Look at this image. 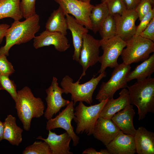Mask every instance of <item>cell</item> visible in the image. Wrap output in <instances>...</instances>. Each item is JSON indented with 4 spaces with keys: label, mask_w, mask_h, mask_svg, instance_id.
Returning a JSON list of instances; mask_svg holds the SVG:
<instances>
[{
    "label": "cell",
    "mask_w": 154,
    "mask_h": 154,
    "mask_svg": "<svg viewBox=\"0 0 154 154\" xmlns=\"http://www.w3.org/2000/svg\"><path fill=\"white\" fill-rule=\"evenodd\" d=\"M116 25V35L126 41L135 35L137 26L135 22L138 18L134 10H126L121 15H113Z\"/></svg>",
    "instance_id": "13"
},
{
    "label": "cell",
    "mask_w": 154,
    "mask_h": 154,
    "mask_svg": "<svg viewBox=\"0 0 154 154\" xmlns=\"http://www.w3.org/2000/svg\"><path fill=\"white\" fill-rule=\"evenodd\" d=\"M154 72V54L137 66L131 72H130L127 78L128 82L134 79L137 81L150 77Z\"/></svg>",
    "instance_id": "24"
},
{
    "label": "cell",
    "mask_w": 154,
    "mask_h": 154,
    "mask_svg": "<svg viewBox=\"0 0 154 154\" xmlns=\"http://www.w3.org/2000/svg\"><path fill=\"white\" fill-rule=\"evenodd\" d=\"M10 27V25L7 24H0V44L2 42L6 31Z\"/></svg>",
    "instance_id": "38"
},
{
    "label": "cell",
    "mask_w": 154,
    "mask_h": 154,
    "mask_svg": "<svg viewBox=\"0 0 154 154\" xmlns=\"http://www.w3.org/2000/svg\"><path fill=\"white\" fill-rule=\"evenodd\" d=\"M20 3V0H0V19L7 17L14 21L22 19Z\"/></svg>",
    "instance_id": "25"
},
{
    "label": "cell",
    "mask_w": 154,
    "mask_h": 154,
    "mask_svg": "<svg viewBox=\"0 0 154 154\" xmlns=\"http://www.w3.org/2000/svg\"><path fill=\"white\" fill-rule=\"evenodd\" d=\"M82 1L86 2H88V3H90V1L91 0H79Z\"/></svg>",
    "instance_id": "40"
},
{
    "label": "cell",
    "mask_w": 154,
    "mask_h": 154,
    "mask_svg": "<svg viewBox=\"0 0 154 154\" xmlns=\"http://www.w3.org/2000/svg\"><path fill=\"white\" fill-rule=\"evenodd\" d=\"M106 146L110 154H134L136 153L134 135L125 134L121 131Z\"/></svg>",
    "instance_id": "16"
},
{
    "label": "cell",
    "mask_w": 154,
    "mask_h": 154,
    "mask_svg": "<svg viewBox=\"0 0 154 154\" xmlns=\"http://www.w3.org/2000/svg\"><path fill=\"white\" fill-rule=\"evenodd\" d=\"M67 19L68 29L71 32L74 48L72 59L78 62L83 42L84 35L89 31L87 28L78 23L74 17L68 14H65Z\"/></svg>",
    "instance_id": "17"
},
{
    "label": "cell",
    "mask_w": 154,
    "mask_h": 154,
    "mask_svg": "<svg viewBox=\"0 0 154 154\" xmlns=\"http://www.w3.org/2000/svg\"><path fill=\"white\" fill-rule=\"evenodd\" d=\"M98 31L102 40H107L116 35V23L113 15L109 14L107 16Z\"/></svg>",
    "instance_id": "27"
},
{
    "label": "cell",
    "mask_w": 154,
    "mask_h": 154,
    "mask_svg": "<svg viewBox=\"0 0 154 154\" xmlns=\"http://www.w3.org/2000/svg\"><path fill=\"white\" fill-rule=\"evenodd\" d=\"M100 47V40L96 39L88 33L84 35L78 62L83 69L80 80L86 75L89 67L98 62Z\"/></svg>",
    "instance_id": "11"
},
{
    "label": "cell",
    "mask_w": 154,
    "mask_h": 154,
    "mask_svg": "<svg viewBox=\"0 0 154 154\" xmlns=\"http://www.w3.org/2000/svg\"><path fill=\"white\" fill-rule=\"evenodd\" d=\"M33 46L36 49L45 46L53 45L56 50L64 52L70 46L66 36L57 32H50L46 30L33 38Z\"/></svg>",
    "instance_id": "14"
},
{
    "label": "cell",
    "mask_w": 154,
    "mask_h": 154,
    "mask_svg": "<svg viewBox=\"0 0 154 154\" xmlns=\"http://www.w3.org/2000/svg\"><path fill=\"white\" fill-rule=\"evenodd\" d=\"M5 54L0 55V75L9 76L15 70L11 63L9 61Z\"/></svg>",
    "instance_id": "33"
},
{
    "label": "cell",
    "mask_w": 154,
    "mask_h": 154,
    "mask_svg": "<svg viewBox=\"0 0 154 154\" xmlns=\"http://www.w3.org/2000/svg\"><path fill=\"white\" fill-rule=\"evenodd\" d=\"M131 69L130 65L123 62L114 68L110 79L106 82H104L102 83L96 99L100 102L113 98L117 90L127 87V77Z\"/></svg>",
    "instance_id": "7"
},
{
    "label": "cell",
    "mask_w": 154,
    "mask_h": 154,
    "mask_svg": "<svg viewBox=\"0 0 154 154\" xmlns=\"http://www.w3.org/2000/svg\"><path fill=\"white\" fill-rule=\"evenodd\" d=\"M106 4L101 2L94 6L90 15L92 30L94 34L99 31L104 21L109 14Z\"/></svg>",
    "instance_id": "26"
},
{
    "label": "cell",
    "mask_w": 154,
    "mask_h": 154,
    "mask_svg": "<svg viewBox=\"0 0 154 154\" xmlns=\"http://www.w3.org/2000/svg\"><path fill=\"white\" fill-rule=\"evenodd\" d=\"M37 139L41 140L46 142L49 145L52 154H72L70 151V144L72 138L66 131L60 135L48 130V136L44 138L39 136Z\"/></svg>",
    "instance_id": "18"
},
{
    "label": "cell",
    "mask_w": 154,
    "mask_h": 154,
    "mask_svg": "<svg viewBox=\"0 0 154 154\" xmlns=\"http://www.w3.org/2000/svg\"><path fill=\"white\" fill-rule=\"evenodd\" d=\"M39 21V16L37 14L22 21H14L6 31L5 44L0 48V55L8 56L9 50L13 46L27 42L33 39L40 29Z\"/></svg>",
    "instance_id": "1"
},
{
    "label": "cell",
    "mask_w": 154,
    "mask_h": 154,
    "mask_svg": "<svg viewBox=\"0 0 154 154\" xmlns=\"http://www.w3.org/2000/svg\"><path fill=\"white\" fill-rule=\"evenodd\" d=\"M108 99L90 106H85L82 102H79L75 108L73 119L76 123V133L92 135L99 115Z\"/></svg>",
    "instance_id": "5"
},
{
    "label": "cell",
    "mask_w": 154,
    "mask_h": 154,
    "mask_svg": "<svg viewBox=\"0 0 154 154\" xmlns=\"http://www.w3.org/2000/svg\"><path fill=\"white\" fill-rule=\"evenodd\" d=\"M3 123L0 120V142L3 139Z\"/></svg>",
    "instance_id": "39"
},
{
    "label": "cell",
    "mask_w": 154,
    "mask_h": 154,
    "mask_svg": "<svg viewBox=\"0 0 154 154\" xmlns=\"http://www.w3.org/2000/svg\"><path fill=\"white\" fill-rule=\"evenodd\" d=\"M43 141H35L32 144L26 147L22 154H52L48 144Z\"/></svg>",
    "instance_id": "28"
},
{
    "label": "cell",
    "mask_w": 154,
    "mask_h": 154,
    "mask_svg": "<svg viewBox=\"0 0 154 154\" xmlns=\"http://www.w3.org/2000/svg\"><path fill=\"white\" fill-rule=\"evenodd\" d=\"M127 10H134L141 0H123Z\"/></svg>",
    "instance_id": "37"
},
{
    "label": "cell",
    "mask_w": 154,
    "mask_h": 154,
    "mask_svg": "<svg viewBox=\"0 0 154 154\" xmlns=\"http://www.w3.org/2000/svg\"><path fill=\"white\" fill-rule=\"evenodd\" d=\"M121 130L111 119L99 117L92 135L105 146L117 135Z\"/></svg>",
    "instance_id": "15"
},
{
    "label": "cell",
    "mask_w": 154,
    "mask_h": 154,
    "mask_svg": "<svg viewBox=\"0 0 154 154\" xmlns=\"http://www.w3.org/2000/svg\"><path fill=\"white\" fill-rule=\"evenodd\" d=\"M74 106L73 102L71 100L56 117L48 120L46 128L48 131L57 128L63 129L71 137L73 145L75 147L78 144L80 138L74 131L71 125V121L74 117Z\"/></svg>",
    "instance_id": "10"
},
{
    "label": "cell",
    "mask_w": 154,
    "mask_h": 154,
    "mask_svg": "<svg viewBox=\"0 0 154 154\" xmlns=\"http://www.w3.org/2000/svg\"><path fill=\"white\" fill-rule=\"evenodd\" d=\"M46 30L57 32L66 36L67 34L68 25L65 15L60 6L54 10L46 22Z\"/></svg>",
    "instance_id": "23"
},
{
    "label": "cell",
    "mask_w": 154,
    "mask_h": 154,
    "mask_svg": "<svg viewBox=\"0 0 154 154\" xmlns=\"http://www.w3.org/2000/svg\"><path fill=\"white\" fill-rule=\"evenodd\" d=\"M53 0L59 5L65 15H72L78 23L92 30L90 15L94 5L79 0Z\"/></svg>",
    "instance_id": "9"
},
{
    "label": "cell",
    "mask_w": 154,
    "mask_h": 154,
    "mask_svg": "<svg viewBox=\"0 0 154 154\" xmlns=\"http://www.w3.org/2000/svg\"><path fill=\"white\" fill-rule=\"evenodd\" d=\"M106 76L104 71L96 77L94 75L88 81L81 84L79 79L75 82L68 75H66L62 79L60 85L64 91V93L70 94L71 99L74 106L77 102H85L91 104L93 102L94 92L99 82Z\"/></svg>",
    "instance_id": "4"
},
{
    "label": "cell",
    "mask_w": 154,
    "mask_h": 154,
    "mask_svg": "<svg viewBox=\"0 0 154 154\" xmlns=\"http://www.w3.org/2000/svg\"><path fill=\"white\" fill-rule=\"evenodd\" d=\"M36 0H21V9L23 17L26 19L36 14L35 11Z\"/></svg>",
    "instance_id": "31"
},
{
    "label": "cell",
    "mask_w": 154,
    "mask_h": 154,
    "mask_svg": "<svg viewBox=\"0 0 154 154\" xmlns=\"http://www.w3.org/2000/svg\"><path fill=\"white\" fill-rule=\"evenodd\" d=\"M3 139L13 145L18 146L22 140L23 130L16 124V118L11 114L7 116L3 122Z\"/></svg>",
    "instance_id": "22"
},
{
    "label": "cell",
    "mask_w": 154,
    "mask_h": 154,
    "mask_svg": "<svg viewBox=\"0 0 154 154\" xmlns=\"http://www.w3.org/2000/svg\"><path fill=\"white\" fill-rule=\"evenodd\" d=\"M153 17H154V9L153 8L140 20V24L137 26L136 33L134 36H139L147 26L151 19Z\"/></svg>",
    "instance_id": "34"
},
{
    "label": "cell",
    "mask_w": 154,
    "mask_h": 154,
    "mask_svg": "<svg viewBox=\"0 0 154 154\" xmlns=\"http://www.w3.org/2000/svg\"><path fill=\"white\" fill-rule=\"evenodd\" d=\"M126 43L121 55L123 62L126 64L143 61L154 52V42L140 35L133 36Z\"/></svg>",
    "instance_id": "6"
},
{
    "label": "cell",
    "mask_w": 154,
    "mask_h": 154,
    "mask_svg": "<svg viewBox=\"0 0 154 154\" xmlns=\"http://www.w3.org/2000/svg\"><path fill=\"white\" fill-rule=\"evenodd\" d=\"M82 154H110L106 149H101L99 151H97L95 149L89 148L84 151Z\"/></svg>",
    "instance_id": "36"
},
{
    "label": "cell",
    "mask_w": 154,
    "mask_h": 154,
    "mask_svg": "<svg viewBox=\"0 0 154 154\" xmlns=\"http://www.w3.org/2000/svg\"><path fill=\"white\" fill-rule=\"evenodd\" d=\"M131 104L138 108V119L149 112L154 113V78H147L127 86Z\"/></svg>",
    "instance_id": "3"
},
{
    "label": "cell",
    "mask_w": 154,
    "mask_h": 154,
    "mask_svg": "<svg viewBox=\"0 0 154 154\" xmlns=\"http://www.w3.org/2000/svg\"><path fill=\"white\" fill-rule=\"evenodd\" d=\"M119 95L116 99L113 98L108 99L100 112L99 117L111 119L115 114L131 104L127 89L123 88L119 93Z\"/></svg>",
    "instance_id": "19"
},
{
    "label": "cell",
    "mask_w": 154,
    "mask_h": 154,
    "mask_svg": "<svg viewBox=\"0 0 154 154\" xmlns=\"http://www.w3.org/2000/svg\"><path fill=\"white\" fill-rule=\"evenodd\" d=\"M139 35L154 42V17L151 19L147 26Z\"/></svg>",
    "instance_id": "35"
},
{
    "label": "cell",
    "mask_w": 154,
    "mask_h": 154,
    "mask_svg": "<svg viewBox=\"0 0 154 154\" xmlns=\"http://www.w3.org/2000/svg\"><path fill=\"white\" fill-rule=\"evenodd\" d=\"M57 80L56 78L53 77L51 85L45 90L47 107L44 115L47 120L52 118L54 115L59 112L61 108L66 106L70 102L62 97L64 91L59 86Z\"/></svg>",
    "instance_id": "12"
},
{
    "label": "cell",
    "mask_w": 154,
    "mask_h": 154,
    "mask_svg": "<svg viewBox=\"0 0 154 154\" xmlns=\"http://www.w3.org/2000/svg\"><path fill=\"white\" fill-rule=\"evenodd\" d=\"M101 1L106 4L109 14L113 15H121L127 9L123 0H101Z\"/></svg>",
    "instance_id": "30"
},
{
    "label": "cell",
    "mask_w": 154,
    "mask_h": 154,
    "mask_svg": "<svg viewBox=\"0 0 154 154\" xmlns=\"http://www.w3.org/2000/svg\"><path fill=\"white\" fill-rule=\"evenodd\" d=\"M17 91L15 108L24 129L29 131L32 118L40 117L44 114V105L41 98L34 96L28 87L25 86Z\"/></svg>",
    "instance_id": "2"
},
{
    "label": "cell",
    "mask_w": 154,
    "mask_h": 154,
    "mask_svg": "<svg viewBox=\"0 0 154 154\" xmlns=\"http://www.w3.org/2000/svg\"><path fill=\"white\" fill-rule=\"evenodd\" d=\"M154 4V0H141L135 10L140 21L152 9Z\"/></svg>",
    "instance_id": "32"
},
{
    "label": "cell",
    "mask_w": 154,
    "mask_h": 154,
    "mask_svg": "<svg viewBox=\"0 0 154 154\" xmlns=\"http://www.w3.org/2000/svg\"><path fill=\"white\" fill-rule=\"evenodd\" d=\"M9 76L0 75V90L6 91L15 102L18 97L16 86L14 81L9 79Z\"/></svg>",
    "instance_id": "29"
},
{
    "label": "cell",
    "mask_w": 154,
    "mask_h": 154,
    "mask_svg": "<svg viewBox=\"0 0 154 154\" xmlns=\"http://www.w3.org/2000/svg\"><path fill=\"white\" fill-rule=\"evenodd\" d=\"M136 153L138 154H154V133L142 126L136 129L134 135Z\"/></svg>",
    "instance_id": "21"
},
{
    "label": "cell",
    "mask_w": 154,
    "mask_h": 154,
    "mask_svg": "<svg viewBox=\"0 0 154 154\" xmlns=\"http://www.w3.org/2000/svg\"><path fill=\"white\" fill-rule=\"evenodd\" d=\"M135 114L133 106L130 104L115 114L111 119L123 133L134 135L136 131L133 123Z\"/></svg>",
    "instance_id": "20"
},
{
    "label": "cell",
    "mask_w": 154,
    "mask_h": 154,
    "mask_svg": "<svg viewBox=\"0 0 154 154\" xmlns=\"http://www.w3.org/2000/svg\"><path fill=\"white\" fill-rule=\"evenodd\" d=\"M100 43L103 53L99 58L98 62L101 64L98 72L99 73L105 71L108 67L115 68L118 65V58L121 55L126 43L116 35L107 40H100Z\"/></svg>",
    "instance_id": "8"
}]
</instances>
